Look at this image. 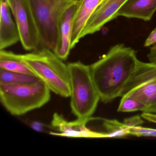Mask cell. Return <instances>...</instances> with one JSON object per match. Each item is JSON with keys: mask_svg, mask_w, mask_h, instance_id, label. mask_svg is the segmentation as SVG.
Segmentation results:
<instances>
[{"mask_svg": "<svg viewBox=\"0 0 156 156\" xmlns=\"http://www.w3.org/2000/svg\"><path fill=\"white\" fill-rule=\"evenodd\" d=\"M117 111L119 112H132L136 111L146 112V107L143 103L129 97H121Z\"/></svg>", "mask_w": 156, "mask_h": 156, "instance_id": "e0dca14e", "label": "cell"}, {"mask_svg": "<svg viewBox=\"0 0 156 156\" xmlns=\"http://www.w3.org/2000/svg\"><path fill=\"white\" fill-rule=\"evenodd\" d=\"M148 59L151 62L156 63V44L153 45L147 55Z\"/></svg>", "mask_w": 156, "mask_h": 156, "instance_id": "7402d4cb", "label": "cell"}, {"mask_svg": "<svg viewBox=\"0 0 156 156\" xmlns=\"http://www.w3.org/2000/svg\"><path fill=\"white\" fill-rule=\"evenodd\" d=\"M156 44V28L153 30L148 36L144 43V46H148Z\"/></svg>", "mask_w": 156, "mask_h": 156, "instance_id": "ffe728a7", "label": "cell"}, {"mask_svg": "<svg viewBox=\"0 0 156 156\" xmlns=\"http://www.w3.org/2000/svg\"><path fill=\"white\" fill-rule=\"evenodd\" d=\"M90 119H77L74 121H68L62 115L55 113L51 127L57 132H51V134L70 138H103L101 132L91 130L87 127V124Z\"/></svg>", "mask_w": 156, "mask_h": 156, "instance_id": "9c48e42d", "label": "cell"}, {"mask_svg": "<svg viewBox=\"0 0 156 156\" xmlns=\"http://www.w3.org/2000/svg\"><path fill=\"white\" fill-rule=\"evenodd\" d=\"M142 118L146 119L150 122L156 124V114L154 113L143 112L141 115Z\"/></svg>", "mask_w": 156, "mask_h": 156, "instance_id": "44dd1931", "label": "cell"}, {"mask_svg": "<svg viewBox=\"0 0 156 156\" xmlns=\"http://www.w3.org/2000/svg\"><path fill=\"white\" fill-rule=\"evenodd\" d=\"M102 121L104 138H117L129 135V129L115 119H101Z\"/></svg>", "mask_w": 156, "mask_h": 156, "instance_id": "9a60e30c", "label": "cell"}, {"mask_svg": "<svg viewBox=\"0 0 156 156\" xmlns=\"http://www.w3.org/2000/svg\"><path fill=\"white\" fill-rule=\"evenodd\" d=\"M128 0H102L87 20L81 39L100 30L103 26L117 18L116 14Z\"/></svg>", "mask_w": 156, "mask_h": 156, "instance_id": "ba28073f", "label": "cell"}, {"mask_svg": "<svg viewBox=\"0 0 156 156\" xmlns=\"http://www.w3.org/2000/svg\"><path fill=\"white\" fill-rule=\"evenodd\" d=\"M139 61L133 49L118 44L90 66L100 100L108 103L122 97Z\"/></svg>", "mask_w": 156, "mask_h": 156, "instance_id": "6da1fadb", "label": "cell"}, {"mask_svg": "<svg viewBox=\"0 0 156 156\" xmlns=\"http://www.w3.org/2000/svg\"><path fill=\"white\" fill-rule=\"evenodd\" d=\"M102 1L81 0L78 3L73 25L72 49L74 48L81 40V34L87 20Z\"/></svg>", "mask_w": 156, "mask_h": 156, "instance_id": "4fadbf2b", "label": "cell"}, {"mask_svg": "<svg viewBox=\"0 0 156 156\" xmlns=\"http://www.w3.org/2000/svg\"><path fill=\"white\" fill-rule=\"evenodd\" d=\"M71 80V109L77 119L91 118L100 98L94 83L90 66L80 62L68 64Z\"/></svg>", "mask_w": 156, "mask_h": 156, "instance_id": "277c9868", "label": "cell"}, {"mask_svg": "<svg viewBox=\"0 0 156 156\" xmlns=\"http://www.w3.org/2000/svg\"><path fill=\"white\" fill-rule=\"evenodd\" d=\"M81 0H29L38 26L41 45L53 51L57 37V23L66 9Z\"/></svg>", "mask_w": 156, "mask_h": 156, "instance_id": "5b68a950", "label": "cell"}, {"mask_svg": "<svg viewBox=\"0 0 156 156\" xmlns=\"http://www.w3.org/2000/svg\"><path fill=\"white\" fill-rule=\"evenodd\" d=\"M40 79L35 76L10 72L0 69V84L33 83Z\"/></svg>", "mask_w": 156, "mask_h": 156, "instance_id": "2e32d148", "label": "cell"}, {"mask_svg": "<svg viewBox=\"0 0 156 156\" xmlns=\"http://www.w3.org/2000/svg\"><path fill=\"white\" fill-rule=\"evenodd\" d=\"M22 58L35 76L50 91L62 97H70L71 80L68 65L52 50L41 47L22 55Z\"/></svg>", "mask_w": 156, "mask_h": 156, "instance_id": "7a4b0ae2", "label": "cell"}, {"mask_svg": "<svg viewBox=\"0 0 156 156\" xmlns=\"http://www.w3.org/2000/svg\"><path fill=\"white\" fill-rule=\"evenodd\" d=\"M141 116L136 115L126 119L123 123L129 128L140 126L143 124L144 121L142 119Z\"/></svg>", "mask_w": 156, "mask_h": 156, "instance_id": "d6986e66", "label": "cell"}, {"mask_svg": "<svg viewBox=\"0 0 156 156\" xmlns=\"http://www.w3.org/2000/svg\"><path fill=\"white\" fill-rule=\"evenodd\" d=\"M51 91L41 80L33 83L0 84V99L11 115L20 116L38 109L51 99Z\"/></svg>", "mask_w": 156, "mask_h": 156, "instance_id": "3957f363", "label": "cell"}, {"mask_svg": "<svg viewBox=\"0 0 156 156\" xmlns=\"http://www.w3.org/2000/svg\"><path fill=\"white\" fill-rule=\"evenodd\" d=\"M0 68L10 72L35 76L23 61L22 55L5 50H0Z\"/></svg>", "mask_w": 156, "mask_h": 156, "instance_id": "5bb4252c", "label": "cell"}, {"mask_svg": "<svg viewBox=\"0 0 156 156\" xmlns=\"http://www.w3.org/2000/svg\"><path fill=\"white\" fill-rule=\"evenodd\" d=\"M129 134L138 137H156V129L143 127L139 126L130 128L129 130Z\"/></svg>", "mask_w": 156, "mask_h": 156, "instance_id": "ac0fdd59", "label": "cell"}, {"mask_svg": "<svg viewBox=\"0 0 156 156\" xmlns=\"http://www.w3.org/2000/svg\"><path fill=\"white\" fill-rule=\"evenodd\" d=\"M8 2L23 49L28 51L39 49L41 45L40 34L29 0H8Z\"/></svg>", "mask_w": 156, "mask_h": 156, "instance_id": "52a82bcc", "label": "cell"}, {"mask_svg": "<svg viewBox=\"0 0 156 156\" xmlns=\"http://www.w3.org/2000/svg\"><path fill=\"white\" fill-rule=\"evenodd\" d=\"M156 11V0H128L116 16L149 21Z\"/></svg>", "mask_w": 156, "mask_h": 156, "instance_id": "7c38bea8", "label": "cell"}, {"mask_svg": "<svg viewBox=\"0 0 156 156\" xmlns=\"http://www.w3.org/2000/svg\"><path fill=\"white\" fill-rule=\"evenodd\" d=\"M0 50H2L20 41V38L8 0H0Z\"/></svg>", "mask_w": 156, "mask_h": 156, "instance_id": "8fae6325", "label": "cell"}, {"mask_svg": "<svg viewBox=\"0 0 156 156\" xmlns=\"http://www.w3.org/2000/svg\"><path fill=\"white\" fill-rule=\"evenodd\" d=\"M123 96L143 103L146 107V112L156 114V63L139 61Z\"/></svg>", "mask_w": 156, "mask_h": 156, "instance_id": "8992f818", "label": "cell"}, {"mask_svg": "<svg viewBox=\"0 0 156 156\" xmlns=\"http://www.w3.org/2000/svg\"><path fill=\"white\" fill-rule=\"evenodd\" d=\"M78 3L68 7L62 13L58 20L57 41L53 52L63 61L67 59L72 50L73 25Z\"/></svg>", "mask_w": 156, "mask_h": 156, "instance_id": "30bf717a", "label": "cell"}]
</instances>
